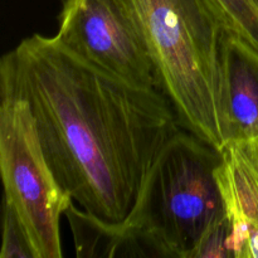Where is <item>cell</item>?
<instances>
[{"label":"cell","mask_w":258,"mask_h":258,"mask_svg":"<svg viewBox=\"0 0 258 258\" xmlns=\"http://www.w3.org/2000/svg\"><path fill=\"white\" fill-rule=\"evenodd\" d=\"M217 180L233 227L236 258H258V138L224 145Z\"/></svg>","instance_id":"7"},{"label":"cell","mask_w":258,"mask_h":258,"mask_svg":"<svg viewBox=\"0 0 258 258\" xmlns=\"http://www.w3.org/2000/svg\"><path fill=\"white\" fill-rule=\"evenodd\" d=\"M179 125L216 150L224 30L231 27L218 0H133ZM232 28V27H231ZM233 29V28H232Z\"/></svg>","instance_id":"2"},{"label":"cell","mask_w":258,"mask_h":258,"mask_svg":"<svg viewBox=\"0 0 258 258\" xmlns=\"http://www.w3.org/2000/svg\"><path fill=\"white\" fill-rule=\"evenodd\" d=\"M252 5H253V8L256 9V12L258 13V0H251Z\"/></svg>","instance_id":"12"},{"label":"cell","mask_w":258,"mask_h":258,"mask_svg":"<svg viewBox=\"0 0 258 258\" xmlns=\"http://www.w3.org/2000/svg\"><path fill=\"white\" fill-rule=\"evenodd\" d=\"M236 258L233 249V227L224 213L206 233L194 258Z\"/></svg>","instance_id":"10"},{"label":"cell","mask_w":258,"mask_h":258,"mask_svg":"<svg viewBox=\"0 0 258 258\" xmlns=\"http://www.w3.org/2000/svg\"><path fill=\"white\" fill-rule=\"evenodd\" d=\"M77 257H151L130 223H108L76 207L66 209Z\"/></svg>","instance_id":"8"},{"label":"cell","mask_w":258,"mask_h":258,"mask_svg":"<svg viewBox=\"0 0 258 258\" xmlns=\"http://www.w3.org/2000/svg\"><path fill=\"white\" fill-rule=\"evenodd\" d=\"M231 27L258 52V13L251 0H218Z\"/></svg>","instance_id":"11"},{"label":"cell","mask_w":258,"mask_h":258,"mask_svg":"<svg viewBox=\"0 0 258 258\" xmlns=\"http://www.w3.org/2000/svg\"><path fill=\"white\" fill-rule=\"evenodd\" d=\"M55 37L96 67L133 85L160 90L133 0H64Z\"/></svg>","instance_id":"5"},{"label":"cell","mask_w":258,"mask_h":258,"mask_svg":"<svg viewBox=\"0 0 258 258\" xmlns=\"http://www.w3.org/2000/svg\"><path fill=\"white\" fill-rule=\"evenodd\" d=\"M0 258H35L24 224L10 203H3V243Z\"/></svg>","instance_id":"9"},{"label":"cell","mask_w":258,"mask_h":258,"mask_svg":"<svg viewBox=\"0 0 258 258\" xmlns=\"http://www.w3.org/2000/svg\"><path fill=\"white\" fill-rule=\"evenodd\" d=\"M218 111L224 145L258 138V52L231 27L222 40Z\"/></svg>","instance_id":"6"},{"label":"cell","mask_w":258,"mask_h":258,"mask_svg":"<svg viewBox=\"0 0 258 258\" xmlns=\"http://www.w3.org/2000/svg\"><path fill=\"white\" fill-rule=\"evenodd\" d=\"M0 76L29 105L63 190L85 212L122 223L178 117L159 88L133 85L33 34L3 55Z\"/></svg>","instance_id":"1"},{"label":"cell","mask_w":258,"mask_h":258,"mask_svg":"<svg viewBox=\"0 0 258 258\" xmlns=\"http://www.w3.org/2000/svg\"><path fill=\"white\" fill-rule=\"evenodd\" d=\"M0 97L4 201L12 204L24 224L35 258H60V216L73 199L48 164L29 105L2 76Z\"/></svg>","instance_id":"4"},{"label":"cell","mask_w":258,"mask_h":258,"mask_svg":"<svg viewBox=\"0 0 258 258\" xmlns=\"http://www.w3.org/2000/svg\"><path fill=\"white\" fill-rule=\"evenodd\" d=\"M221 160V151L189 131L178 130L166 141L126 219L151 257L194 258L226 213L217 180Z\"/></svg>","instance_id":"3"}]
</instances>
